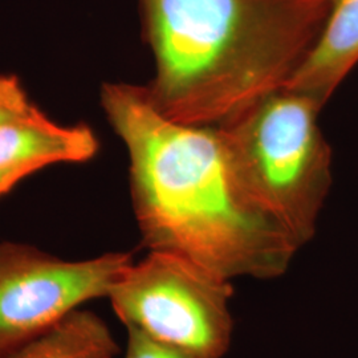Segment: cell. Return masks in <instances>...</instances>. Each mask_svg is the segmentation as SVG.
<instances>
[{
	"instance_id": "cell-1",
	"label": "cell",
	"mask_w": 358,
	"mask_h": 358,
	"mask_svg": "<svg viewBox=\"0 0 358 358\" xmlns=\"http://www.w3.org/2000/svg\"><path fill=\"white\" fill-rule=\"evenodd\" d=\"M101 103L128 150L134 213L150 251L229 280L287 272L300 247L245 192L217 128L169 120L145 87L103 84Z\"/></svg>"
},
{
	"instance_id": "cell-2",
	"label": "cell",
	"mask_w": 358,
	"mask_h": 358,
	"mask_svg": "<svg viewBox=\"0 0 358 358\" xmlns=\"http://www.w3.org/2000/svg\"><path fill=\"white\" fill-rule=\"evenodd\" d=\"M155 75L146 94L171 121L220 127L285 87L331 0H137Z\"/></svg>"
},
{
	"instance_id": "cell-3",
	"label": "cell",
	"mask_w": 358,
	"mask_h": 358,
	"mask_svg": "<svg viewBox=\"0 0 358 358\" xmlns=\"http://www.w3.org/2000/svg\"><path fill=\"white\" fill-rule=\"evenodd\" d=\"M322 106L282 87L217 127L245 192L300 248L315 236L332 186Z\"/></svg>"
},
{
	"instance_id": "cell-4",
	"label": "cell",
	"mask_w": 358,
	"mask_h": 358,
	"mask_svg": "<svg viewBox=\"0 0 358 358\" xmlns=\"http://www.w3.org/2000/svg\"><path fill=\"white\" fill-rule=\"evenodd\" d=\"M231 280L187 257L150 251L109 294L117 317L194 358H224L234 320Z\"/></svg>"
},
{
	"instance_id": "cell-5",
	"label": "cell",
	"mask_w": 358,
	"mask_h": 358,
	"mask_svg": "<svg viewBox=\"0 0 358 358\" xmlns=\"http://www.w3.org/2000/svg\"><path fill=\"white\" fill-rule=\"evenodd\" d=\"M129 252L69 262L32 245L0 243V358L47 332L84 303L109 297Z\"/></svg>"
},
{
	"instance_id": "cell-6",
	"label": "cell",
	"mask_w": 358,
	"mask_h": 358,
	"mask_svg": "<svg viewBox=\"0 0 358 358\" xmlns=\"http://www.w3.org/2000/svg\"><path fill=\"white\" fill-rule=\"evenodd\" d=\"M97 149L99 141L88 127L59 125L35 105L0 125V167L28 176L56 164L85 162Z\"/></svg>"
},
{
	"instance_id": "cell-7",
	"label": "cell",
	"mask_w": 358,
	"mask_h": 358,
	"mask_svg": "<svg viewBox=\"0 0 358 358\" xmlns=\"http://www.w3.org/2000/svg\"><path fill=\"white\" fill-rule=\"evenodd\" d=\"M358 64V0H331L320 35L285 84L325 105Z\"/></svg>"
},
{
	"instance_id": "cell-8",
	"label": "cell",
	"mask_w": 358,
	"mask_h": 358,
	"mask_svg": "<svg viewBox=\"0 0 358 358\" xmlns=\"http://www.w3.org/2000/svg\"><path fill=\"white\" fill-rule=\"evenodd\" d=\"M120 346L92 310L76 309L8 358H115Z\"/></svg>"
},
{
	"instance_id": "cell-9",
	"label": "cell",
	"mask_w": 358,
	"mask_h": 358,
	"mask_svg": "<svg viewBox=\"0 0 358 358\" xmlns=\"http://www.w3.org/2000/svg\"><path fill=\"white\" fill-rule=\"evenodd\" d=\"M128 346L125 358H194L190 353L157 340L136 327H127Z\"/></svg>"
},
{
	"instance_id": "cell-10",
	"label": "cell",
	"mask_w": 358,
	"mask_h": 358,
	"mask_svg": "<svg viewBox=\"0 0 358 358\" xmlns=\"http://www.w3.org/2000/svg\"><path fill=\"white\" fill-rule=\"evenodd\" d=\"M32 103L16 76H0V125L26 112Z\"/></svg>"
},
{
	"instance_id": "cell-11",
	"label": "cell",
	"mask_w": 358,
	"mask_h": 358,
	"mask_svg": "<svg viewBox=\"0 0 358 358\" xmlns=\"http://www.w3.org/2000/svg\"><path fill=\"white\" fill-rule=\"evenodd\" d=\"M29 177L26 171L0 167V196L7 194L23 179Z\"/></svg>"
}]
</instances>
